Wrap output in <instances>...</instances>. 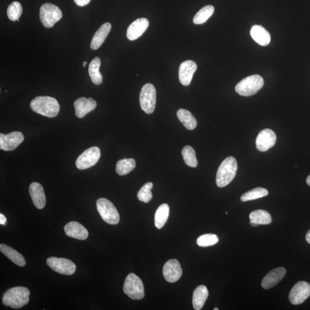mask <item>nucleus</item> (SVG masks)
<instances>
[{
    "label": "nucleus",
    "mask_w": 310,
    "mask_h": 310,
    "mask_svg": "<svg viewBox=\"0 0 310 310\" xmlns=\"http://www.w3.org/2000/svg\"><path fill=\"white\" fill-rule=\"evenodd\" d=\"M30 107L37 114L49 118L56 117L60 111L58 101L49 96H39L34 98L31 102Z\"/></svg>",
    "instance_id": "obj_1"
},
{
    "label": "nucleus",
    "mask_w": 310,
    "mask_h": 310,
    "mask_svg": "<svg viewBox=\"0 0 310 310\" xmlns=\"http://www.w3.org/2000/svg\"><path fill=\"white\" fill-rule=\"evenodd\" d=\"M30 291L26 287H16L7 290L2 297L3 304L18 309L26 305L30 300Z\"/></svg>",
    "instance_id": "obj_2"
},
{
    "label": "nucleus",
    "mask_w": 310,
    "mask_h": 310,
    "mask_svg": "<svg viewBox=\"0 0 310 310\" xmlns=\"http://www.w3.org/2000/svg\"><path fill=\"white\" fill-rule=\"evenodd\" d=\"M237 162L232 156L228 157L222 162L217 171L216 183L219 188H224L233 180L237 173Z\"/></svg>",
    "instance_id": "obj_3"
},
{
    "label": "nucleus",
    "mask_w": 310,
    "mask_h": 310,
    "mask_svg": "<svg viewBox=\"0 0 310 310\" xmlns=\"http://www.w3.org/2000/svg\"><path fill=\"white\" fill-rule=\"evenodd\" d=\"M264 79L259 75L245 78L235 87L236 92L241 96L249 97L258 93L264 85Z\"/></svg>",
    "instance_id": "obj_4"
},
{
    "label": "nucleus",
    "mask_w": 310,
    "mask_h": 310,
    "mask_svg": "<svg viewBox=\"0 0 310 310\" xmlns=\"http://www.w3.org/2000/svg\"><path fill=\"white\" fill-rule=\"evenodd\" d=\"M123 291L133 300H140L145 295L142 280L136 274L132 273L126 276Z\"/></svg>",
    "instance_id": "obj_5"
},
{
    "label": "nucleus",
    "mask_w": 310,
    "mask_h": 310,
    "mask_svg": "<svg viewBox=\"0 0 310 310\" xmlns=\"http://www.w3.org/2000/svg\"><path fill=\"white\" fill-rule=\"evenodd\" d=\"M98 213L106 223L110 225H117L119 222V215L117 209L110 200L102 198L96 202Z\"/></svg>",
    "instance_id": "obj_6"
},
{
    "label": "nucleus",
    "mask_w": 310,
    "mask_h": 310,
    "mask_svg": "<svg viewBox=\"0 0 310 310\" xmlns=\"http://www.w3.org/2000/svg\"><path fill=\"white\" fill-rule=\"evenodd\" d=\"M62 12L59 7L51 3H45L40 9V18L43 25L46 28H51L61 20Z\"/></svg>",
    "instance_id": "obj_7"
},
{
    "label": "nucleus",
    "mask_w": 310,
    "mask_h": 310,
    "mask_svg": "<svg viewBox=\"0 0 310 310\" xmlns=\"http://www.w3.org/2000/svg\"><path fill=\"white\" fill-rule=\"evenodd\" d=\"M156 91L153 84L147 83L142 87L140 94V104L147 114H151L156 105Z\"/></svg>",
    "instance_id": "obj_8"
},
{
    "label": "nucleus",
    "mask_w": 310,
    "mask_h": 310,
    "mask_svg": "<svg viewBox=\"0 0 310 310\" xmlns=\"http://www.w3.org/2000/svg\"><path fill=\"white\" fill-rule=\"evenodd\" d=\"M101 157V151L99 148L92 147L84 151L77 158L76 162V166L79 170H85L94 166Z\"/></svg>",
    "instance_id": "obj_9"
},
{
    "label": "nucleus",
    "mask_w": 310,
    "mask_h": 310,
    "mask_svg": "<svg viewBox=\"0 0 310 310\" xmlns=\"http://www.w3.org/2000/svg\"><path fill=\"white\" fill-rule=\"evenodd\" d=\"M47 264L53 271L65 275H72L75 273L77 269L75 263L65 258L51 257L47 260Z\"/></svg>",
    "instance_id": "obj_10"
},
{
    "label": "nucleus",
    "mask_w": 310,
    "mask_h": 310,
    "mask_svg": "<svg viewBox=\"0 0 310 310\" xmlns=\"http://www.w3.org/2000/svg\"><path fill=\"white\" fill-rule=\"evenodd\" d=\"M310 295V284L306 281H299L289 294V301L294 305L303 304Z\"/></svg>",
    "instance_id": "obj_11"
},
{
    "label": "nucleus",
    "mask_w": 310,
    "mask_h": 310,
    "mask_svg": "<svg viewBox=\"0 0 310 310\" xmlns=\"http://www.w3.org/2000/svg\"><path fill=\"white\" fill-rule=\"evenodd\" d=\"M24 139L23 134L20 132H12L7 135L0 133V149L5 151L15 150Z\"/></svg>",
    "instance_id": "obj_12"
},
{
    "label": "nucleus",
    "mask_w": 310,
    "mask_h": 310,
    "mask_svg": "<svg viewBox=\"0 0 310 310\" xmlns=\"http://www.w3.org/2000/svg\"><path fill=\"white\" fill-rule=\"evenodd\" d=\"M276 135L272 130L265 129L261 131L257 137L256 145L260 152H266L275 145Z\"/></svg>",
    "instance_id": "obj_13"
},
{
    "label": "nucleus",
    "mask_w": 310,
    "mask_h": 310,
    "mask_svg": "<svg viewBox=\"0 0 310 310\" xmlns=\"http://www.w3.org/2000/svg\"><path fill=\"white\" fill-rule=\"evenodd\" d=\"M165 279L169 283H175L180 279L182 274L181 264L177 260L171 259L165 263L163 270Z\"/></svg>",
    "instance_id": "obj_14"
},
{
    "label": "nucleus",
    "mask_w": 310,
    "mask_h": 310,
    "mask_svg": "<svg viewBox=\"0 0 310 310\" xmlns=\"http://www.w3.org/2000/svg\"><path fill=\"white\" fill-rule=\"evenodd\" d=\"M197 69L195 62L186 61L181 63L179 69V81L183 86H189Z\"/></svg>",
    "instance_id": "obj_15"
},
{
    "label": "nucleus",
    "mask_w": 310,
    "mask_h": 310,
    "mask_svg": "<svg viewBox=\"0 0 310 310\" xmlns=\"http://www.w3.org/2000/svg\"><path fill=\"white\" fill-rule=\"evenodd\" d=\"M149 26V21L146 18H140L134 21L127 29L126 37L129 40H135L142 37Z\"/></svg>",
    "instance_id": "obj_16"
},
{
    "label": "nucleus",
    "mask_w": 310,
    "mask_h": 310,
    "mask_svg": "<svg viewBox=\"0 0 310 310\" xmlns=\"http://www.w3.org/2000/svg\"><path fill=\"white\" fill-rule=\"evenodd\" d=\"M77 117L82 118L89 112L97 107V103L93 98L81 97L77 99L74 104Z\"/></svg>",
    "instance_id": "obj_17"
},
{
    "label": "nucleus",
    "mask_w": 310,
    "mask_h": 310,
    "mask_svg": "<svg viewBox=\"0 0 310 310\" xmlns=\"http://www.w3.org/2000/svg\"><path fill=\"white\" fill-rule=\"evenodd\" d=\"M286 273V270L283 267H279L270 271L263 279L262 287L266 290L273 288L282 280Z\"/></svg>",
    "instance_id": "obj_18"
},
{
    "label": "nucleus",
    "mask_w": 310,
    "mask_h": 310,
    "mask_svg": "<svg viewBox=\"0 0 310 310\" xmlns=\"http://www.w3.org/2000/svg\"><path fill=\"white\" fill-rule=\"evenodd\" d=\"M29 193L34 205L39 209H43L46 203L43 187L40 183H32L29 188Z\"/></svg>",
    "instance_id": "obj_19"
},
{
    "label": "nucleus",
    "mask_w": 310,
    "mask_h": 310,
    "mask_svg": "<svg viewBox=\"0 0 310 310\" xmlns=\"http://www.w3.org/2000/svg\"><path fill=\"white\" fill-rule=\"evenodd\" d=\"M65 233L69 237L84 240L89 235V232L82 225L78 222H70L65 225L64 228Z\"/></svg>",
    "instance_id": "obj_20"
},
{
    "label": "nucleus",
    "mask_w": 310,
    "mask_h": 310,
    "mask_svg": "<svg viewBox=\"0 0 310 310\" xmlns=\"http://www.w3.org/2000/svg\"><path fill=\"white\" fill-rule=\"evenodd\" d=\"M111 28V24L109 23H106L100 27L91 41L90 47L92 50H97L101 46L110 33Z\"/></svg>",
    "instance_id": "obj_21"
},
{
    "label": "nucleus",
    "mask_w": 310,
    "mask_h": 310,
    "mask_svg": "<svg viewBox=\"0 0 310 310\" xmlns=\"http://www.w3.org/2000/svg\"><path fill=\"white\" fill-rule=\"evenodd\" d=\"M209 296V291L205 285H200L195 288L193 296V308L196 310H201Z\"/></svg>",
    "instance_id": "obj_22"
},
{
    "label": "nucleus",
    "mask_w": 310,
    "mask_h": 310,
    "mask_svg": "<svg viewBox=\"0 0 310 310\" xmlns=\"http://www.w3.org/2000/svg\"><path fill=\"white\" fill-rule=\"evenodd\" d=\"M251 35L253 40L263 46H266L270 43V34L262 26L256 25L252 27Z\"/></svg>",
    "instance_id": "obj_23"
},
{
    "label": "nucleus",
    "mask_w": 310,
    "mask_h": 310,
    "mask_svg": "<svg viewBox=\"0 0 310 310\" xmlns=\"http://www.w3.org/2000/svg\"><path fill=\"white\" fill-rule=\"evenodd\" d=\"M0 251L12 262L20 267H24L26 266V262L25 259L23 256L19 252L13 249L10 246L1 244H0Z\"/></svg>",
    "instance_id": "obj_24"
},
{
    "label": "nucleus",
    "mask_w": 310,
    "mask_h": 310,
    "mask_svg": "<svg viewBox=\"0 0 310 310\" xmlns=\"http://www.w3.org/2000/svg\"><path fill=\"white\" fill-rule=\"evenodd\" d=\"M170 214V207L167 203L162 204L158 207L155 215V225L158 230L164 226Z\"/></svg>",
    "instance_id": "obj_25"
},
{
    "label": "nucleus",
    "mask_w": 310,
    "mask_h": 310,
    "mask_svg": "<svg viewBox=\"0 0 310 310\" xmlns=\"http://www.w3.org/2000/svg\"><path fill=\"white\" fill-rule=\"evenodd\" d=\"M177 116L185 127L189 130L194 129L197 126V121L191 112L186 109H181L177 112Z\"/></svg>",
    "instance_id": "obj_26"
},
{
    "label": "nucleus",
    "mask_w": 310,
    "mask_h": 310,
    "mask_svg": "<svg viewBox=\"0 0 310 310\" xmlns=\"http://www.w3.org/2000/svg\"><path fill=\"white\" fill-rule=\"evenodd\" d=\"M250 224L251 223L260 225H269L272 223V217L268 211L257 210L252 211L249 215Z\"/></svg>",
    "instance_id": "obj_27"
},
{
    "label": "nucleus",
    "mask_w": 310,
    "mask_h": 310,
    "mask_svg": "<svg viewBox=\"0 0 310 310\" xmlns=\"http://www.w3.org/2000/svg\"><path fill=\"white\" fill-rule=\"evenodd\" d=\"M101 64V59L96 57L91 61L89 66V75L91 81L96 85H99L103 82V76L100 72Z\"/></svg>",
    "instance_id": "obj_28"
},
{
    "label": "nucleus",
    "mask_w": 310,
    "mask_h": 310,
    "mask_svg": "<svg viewBox=\"0 0 310 310\" xmlns=\"http://www.w3.org/2000/svg\"><path fill=\"white\" fill-rule=\"evenodd\" d=\"M136 161L134 158H124L119 160L116 164V172L119 175H125L135 168Z\"/></svg>",
    "instance_id": "obj_29"
},
{
    "label": "nucleus",
    "mask_w": 310,
    "mask_h": 310,
    "mask_svg": "<svg viewBox=\"0 0 310 310\" xmlns=\"http://www.w3.org/2000/svg\"><path fill=\"white\" fill-rule=\"evenodd\" d=\"M214 12V7L212 5H207L203 7L196 14L193 19V22L195 24H202L213 15Z\"/></svg>",
    "instance_id": "obj_30"
},
{
    "label": "nucleus",
    "mask_w": 310,
    "mask_h": 310,
    "mask_svg": "<svg viewBox=\"0 0 310 310\" xmlns=\"http://www.w3.org/2000/svg\"><path fill=\"white\" fill-rule=\"evenodd\" d=\"M182 154L185 163L188 166L195 168L198 165L196 153L192 147L185 146L182 150Z\"/></svg>",
    "instance_id": "obj_31"
},
{
    "label": "nucleus",
    "mask_w": 310,
    "mask_h": 310,
    "mask_svg": "<svg viewBox=\"0 0 310 310\" xmlns=\"http://www.w3.org/2000/svg\"><path fill=\"white\" fill-rule=\"evenodd\" d=\"M269 194V192L266 189L258 188L245 193L241 197L242 202H247L249 200H255L263 198Z\"/></svg>",
    "instance_id": "obj_32"
},
{
    "label": "nucleus",
    "mask_w": 310,
    "mask_h": 310,
    "mask_svg": "<svg viewBox=\"0 0 310 310\" xmlns=\"http://www.w3.org/2000/svg\"><path fill=\"white\" fill-rule=\"evenodd\" d=\"M22 12V5L17 1H14L10 3L8 9H7V15H8V18L13 22L19 20Z\"/></svg>",
    "instance_id": "obj_33"
},
{
    "label": "nucleus",
    "mask_w": 310,
    "mask_h": 310,
    "mask_svg": "<svg viewBox=\"0 0 310 310\" xmlns=\"http://www.w3.org/2000/svg\"><path fill=\"white\" fill-rule=\"evenodd\" d=\"M153 188V183L149 182L144 185L137 193L139 200L144 203H149L153 198V194L151 193Z\"/></svg>",
    "instance_id": "obj_34"
},
{
    "label": "nucleus",
    "mask_w": 310,
    "mask_h": 310,
    "mask_svg": "<svg viewBox=\"0 0 310 310\" xmlns=\"http://www.w3.org/2000/svg\"><path fill=\"white\" fill-rule=\"evenodd\" d=\"M219 241L218 236L214 234H206L200 235L197 239L196 243L200 247H207L216 244Z\"/></svg>",
    "instance_id": "obj_35"
},
{
    "label": "nucleus",
    "mask_w": 310,
    "mask_h": 310,
    "mask_svg": "<svg viewBox=\"0 0 310 310\" xmlns=\"http://www.w3.org/2000/svg\"><path fill=\"white\" fill-rule=\"evenodd\" d=\"M77 5L83 6L89 4L91 0H74Z\"/></svg>",
    "instance_id": "obj_36"
},
{
    "label": "nucleus",
    "mask_w": 310,
    "mask_h": 310,
    "mask_svg": "<svg viewBox=\"0 0 310 310\" xmlns=\"http://www.w3.org/2000/svg\"><path fill=\"white\" fill-rule=\"evenodd\" d=\"M6 218L2 214H0V224L5 225L6 224Z\"/></svg>",
    "instance_id": "obj_37"
},
{
    "label": "nucleus",
    "mask_w": 310,
    "mask_h": 310,
    "mask_svg": "<svg viewBox=\"0 0 310 310\" xmlns=\"http://www.w3.org/2000/svg\"><path fill=\"white\" fill-rule=\"evenodd\" d=\"M306 241L310 244V230L308 232L306 235Z\"/></svg>",
    "instance_id": "obj_38"
},
{
    "label": "nucleus",
    "mask_w": 310,
    "mask_h": 310,
    "mask_svg": "<svg viewBox=\"0 0 310 310\" xmlns=\"http://www.w3.org/2000/svg\"><path fill=\"white\" fill-rule=\"evenodd\" d=\"M306 182H307L308 185L310 186V175L308 177L307 180H306Z\"/></svg>",
    "instance_id": "obj_39"
},
{
    "label": "nucleus",
    "mask_w": 310,
    "mask_h": 310,
    "mask_svg": "<svg viewBox=\"0 0 310 310\" xmlns=\"http://www.w3.org/2000/svg\"><path fill=\"white\" fill-rule=\"evenodd\" d=\"M251 225H252V227H258L259 226V225L258 224H256L251 223Z\"/></svg>",
    "instance_id": "obj_40"
},
{
    "label": "nucleus",
    "mask_w": 310,
    "mask_h": 310,
    "mask_svg": "<svg viewBox=\"0 0 310 310\" xmlns=\"http://www.w3.org/2000/svg\"><path fill=\"white\" fill-rule=\"evenodd\" d=\"M87 65V62H83V68H85V66Z\"/></svg>",
    "instance_id": "obj_41"
},
{
    "label": "nucleus",
    "mask_w": 310,
    "mask_h": 310,
    "mask_svg": "<svg viewBox=\"0 0 310 310\" xmlns=\"http://www.w3.org/2000/svg\"><path fill=\"white\" fill-rule=\"evenodd\" d=\"M219 310V309H217V308H214V310Z\"/></svg>",
    "instance_id": "obj_42"
}]
</instances>
